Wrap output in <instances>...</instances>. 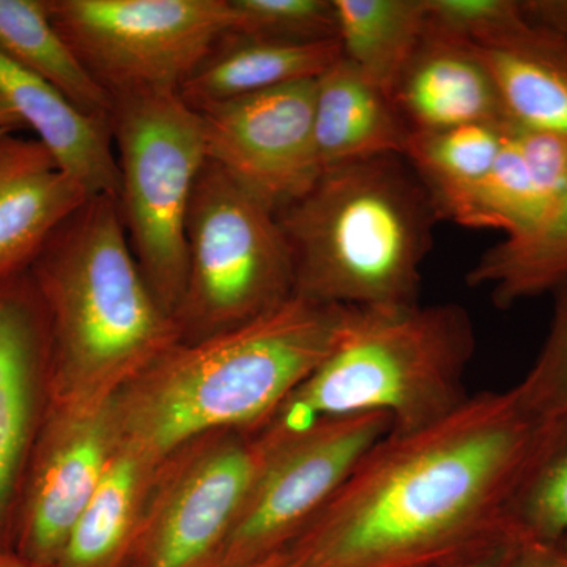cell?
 <instances>
[{"instance_id": "cell-1", "label": "cell", "mask_w": 567, "mask_h": 567, "mask_svg": "<svg viewBox=\"0 0 567 567\" xmlns=\"http://www.w3.org/2000/svg\"><path fill=\"white\" fill-rule=\"evenodd\" d=\"M536 420L514 388L375 443L289 547L292 567H450L513 539L506 506Z\"/></svg>"}, {"instance_id": "cell-2", "label": "cell", "mask_w": 567, "mask_h": 567, "mask_svg": "<svg viewBox=\"0 0 567 567\" xmlns=\"http://www.w3.org/2000/svg\"><path fill=\"white\" fill-rule=\"evenodd\" d=\"M357 312L293 295L251 322L178 342L112 399L118 443L162 462L210 432L259 431L333 353Z\"/></svg>"}, {"instance_id": "cell-3", "label": "cell", "mask_w": 567, "mask_h": 567, "mask_svg": "<svg viewBox=\"0 0 567 567\" xmlns=\"http://www.w3.org/2000/svg\"><path fill=\"white\" fill-rule=\"evenodd\" d=\"M28 274L47 317L52 409L111 402L182 342L142 275L114 197H91L78 208Z\"/></svg>"}, {"instance_id": "cell-4", "label": "cell", "mask_w": 567, "mask_h": 567, "mask_svg": "<svg viewBox=\"0 0 567 567\" xmlns=\"http://www.w3.org/2000/svg\"><path fill=\"white\" fill-rule=\"evenodd\" d=\"M292 256L295 295L361 311L417 306L439 215L404 156L323 171L276 213Z\"/></svg>"}, {"instance_id": "cell-5", "label": "cell", "mask_w": 567, "mask_h": 567, "mask_svg": "<svg viewBox=\"0 0 567 567\" xmlns=\"http://www.w3.org/2000/svg\"><path fill=\"white\" fill-rule=\"evenodd\" d=\"M475 349V327L464 306L358 309L333 353L256 432L282 439L361 413L386 415L394 434L417 431L468 399L464 379Z\"/></svg>"}, {"instance_id": "cell-6", "label": "cell", "mask_w": 567, "mask_h": 567, "mask_svg": "<svg viewBox=\"0 0 567 567\" xmlns=\"http://www.w3.org/2000/svg\"><path fill=\"white\" fill-rule=\"evenodd\" d=\"M293 295L276 212L207 159L186 219L185 292L175 315L182 342L251 322Z\"/></svg>"}, {"instance_id": "cell-7", "label": "cell", "mask_w": 567, "mask_h": 567, "mask_svg": "<svg viewBox=\"0 0 567 567\" xmlns=\"http://www.w3.org/2000/svg\"><path fill=\"white\" fill-rule=\"evenodd\" d=\"M117 205L142 275L174 317L186 279V219L207 163L204 122L178 92L114 100Z\"/></svg>"}, {"instance_id": "cell-8", "label": "cell", "mask_w": 567, "mask_h": 567, "mask_svg": "<svg viewBox=\"0 0 567 567\" xmlns=\"http://www.w3.org/2000/svg\"><path fill=\"white\" fill-rule=\"evenodd\" d=\"M54 28L114 100L181 91L230 29L229 0H47Z\"/></svg>"}, {"instance_id": "cell-9", "label": "cell", "mask_w": 567, "mask_h": 567, "mask_svg": "<svg viewBox=\"0 0 567 567\" xmlns=\"http://www.w3.org/2000/svg\"><path fill=\"white\" fill-rule=\"evenodd\" d=\"M265 454L257 432L218 431L164 457L126 567H218Z\"/></svg>"}, {"instance_id": "cell-10", "label": "cell", "mask_w": 567, "mask_h": 567, "mask_svg": "<svg viewBox=\"0 0 567 567\" xmlns=\"http://www.w3.org/2000/svg\"><path fill=\"white\" fill-rule=\"evenodd\" d=\"M390 431L386 415L361 413L320 421L282 439L257 432L267 454L218 567H248L286 550Z\"/></svg>"}, {"instance_id": "cell-11", "label": "cell", "mask_w": 567, "mask_h": 567, "mask_svg": "<svg viewBox=\"0 0 567 567\" xmlns=\"http://www.w3.org/2000/svg\"><path fill=\"white\" fill-rule=\"evenodd\" d=\"M315 81L295 82L199 112L207 156L276 213L322 174L315 141Z\"/></svg>"}, {"instance_id": "cell-12", "label": "cell", "mask_w": 567, "mask_h": 567, "mask_svg": "<svg viewBox=\"0 0 567 567\" xmlns=\"http://www.w3.org/2000/svg\"><path fill=\"white\" fill-rule=\"evenodd\" d=\"M118 445L112 401L92 409L48 406L14 524L13 550L55 567Z\"/></svg>"}, {"instance_id": "cell-13", "label": "cell", "mask_w": 567, "mask_h": 567, "mask_svg": "<svg viewBox=\"0 0 567 567\" xmlns=\"http://www.w3.org/2000/svg\"><path fill=\"white\" fill-rule=\"evenodd\" d=\"M48 324L31 276L0 286V548L13 550L18 506L48 410Z\"/></svg>"}, {"instance_id": "cell-14", "label": "cell", "mask_w": 567, "mask_h": 567, "mask_svg": "<svg viewBox=\"0 0 567 567\" xmlns=\"http://www.w3.org/2000/svg\"><path fill=\"white\" fill-rule=\"evenodd\" d=\"M391 100L412 133L509 123L495 82L475 48L429 24L427 18Z\"/></svg>"}, {"instance_id": "cell-15", "label": "cell", "mask_w": 567, "mask_h": 567, "mask_svg": "<svg viewBox=\"0 0 567 567\" xmlns=\"http://www.w3.org/2000/svg\"><path fill=\"white\" fill-rule=\"evenodd\" d=\"M89 199L40 141L0 133V286L28 274L55 230Z\"/></svg>"}, {"instance_id": "cell-16", "label": "cell", "mask_w": 567, "mask_h": 567, "mask_svg": "<svg viewBox=\"0 0 567 567\" xmlns=\"http://www.w3.org/2000/svg\"><path fill=\"white\" fill-rule=\"evenodd\" d=\"M0 99L89 196L117 199L121 177L110 121L82 111L58 87L2 52Z\"/></svg>"}, {"instance_id": "cell-17", "label": "cell", "mask_w": 567, "mask_h": 567, "mask_svg": "<svg viewBox=\"0 0 567 567\" xmlns=\"http://www.w3.org/2000/svg\"><path fill=\"white\" fill-rule=\"evenodd\" d=\"M495 82L507 122L567 134V41L528 20H514L468 41Z\"/></svg>"}, {"instance_id": "cell-18", "label": "cell", "mask_w": 567, "mask_h": 567, "mask_svg": "<svg viewBox=\"0 0 567 567\" xmlns=\"http://www.w3.org/2000/svg\"><path fill=\"white\" fill-rule=\"evenodd\" d=\"M410 132L390 95L339 59L315 85V141L320 169L377 156H404Z\"/></svg>"}, {"instance_id": "cell-19", "label": "cell", "mask_w": 567, "mask_h": 567, "mask_svg": "<svg viewBox=\"0 0 567 567\" xmlns=\"http://www.w3.org/2000/svg\"><path fill=\"white\" fill-rule=\"evenodd\" d=\"M342 58L338 40L281 43L226 33L183 82L178 95L196 112L295 82L315 81Z\"/></svg>"}, {"instance_id": "cell-20", "label": "cell", "mask_w": 567, "mask_h": 567, "mask_svg": "<svg viewBox=\"0 0 567 567\" xmlns=\"http://www.w3.org/2000/svg\"><path fill=\"white\" fill-rule=\"evenodd\" d=\"M158 464L118 443L55 567H126Z\"/></svg>"}, {"instance_id": "cell-21", "label": "cell", "mask_w": 567, "mask_h": 567, "mask_svg": "<svg viewBox=\"0 0 567 567\" xmlns=\"http://www.w3.org/2000/svg\"><path fill=\"white\" fill-rule=\"evenodd\" d=\"M342 58L391 96L425 28L424 0H334Z\"/></svg>"}, {"instance_id": "cell-22", "label": "cell", "mask_w": 567, "mask_h": 567, "mask_svg": "<svg viewBox=\"0 0 567 567\" xmlns=\"http://www.w3.org/2000/svg\"><path fill=\"white\" fill-rule=\"evenodd\" d=\"M567 281V189L533 233L488 248L466 274L472 287H486L498 308L551 292Z\"/></svg>"}, {"instance_id": "cell-23", "label": "cell", "mask_w": 567, "mask_h": 567, "mask_svg": "<svg viewBox=\"0 0 567 567\" xmlns=\"http://www.w3.org/2000/svg\"><path fill=\"white\" fill-rule=\"evenodd\" d=\"M0 52L58 87L82 111L110 121V95L52 24L47 0H0Z\"/></svg>"}, {"instance_id": "cell-24", "label": "cell", "mask_w": 567, "mask_h": 567, "mask_svg": "<svg viewBox=\"0 0 567 567\" xmlns=\"http://www.w3.org/2000/svg\"><path fill=\"white\" fill-rule=\"evenodd\" d=\"M509 535L567 551V417L537 429L506 506Z\"/></svg>"}, {"instance_id": "cell-25", "label": "cell", "mask_w": 567, "mask_h": 567, "mask_svg": "<svg viewBox=\"0 0 567 567\" xmlns=\"http://www.w3.org/2000/svg\"><path fill=\"white\" fill-rule=\"evenodd\" d=\"M509 123H473L412 133L404 158L427 189L440 221L486 177L505 144Z\"/></svg>"}, {"instance_id": "cell-26", "label": "cell", "mask_w": 567, "mask_h": 567, "mask_svg": "<svg viewBox=\"0 0 567 567\" xmlns=\"http://www.w3.org/2000/svg\"><path fill=\"white\" fill-rule=\"evenodd\" d=\"M551 207V200L522 155L509 123L494 166L451 208L445 221L472 229L502 230L505 238H517L533 233Z\"/></svg>"}, {"instance_id": "cell-27", "label": "cell", "mask_w": 567, "mask_h": 567, "mask_svg": "<svg viewBox=\"0 0 567 567\" xmlns=\"http://www.w3.org/2000/svg\"><path fill=\"white\" fill-rule=\"evenodd\" d=\"M227 33L281 43L338 40L334 0H229Z\"/></svg>"}, {"instance_id": "cell-28", "label": "cell", "mask_w": 567, "mask_h": 567, "mask_svg": "<svg viewBox=\"0 0 567 567\" xmlns=\"http://www.w3.org/2000/svg\"><path fill=\"white\" fill-rule=\"evenodd\" d=\"M554 295L546 342L528 374L514 386L522 404L539 421L567 417V281Z\"/></svg>"}, {"instance_id": "cell-29", "label": "cell", "mask_w": 567, "mask_h": 567, "mask_svg": "<svg viewBox=\"0 0 567 567\" xmlns=\"http://www.w3.org/2000/svg\"><path fill=\"white\" fill-rule=\"evenodd\" d=\"M431 25L466 41L480 39L522 11V0H424Z\"/></svg>"}, {"instance_id": "cell-30", "label": "cell", "mask_w": 567, "mask_h": 567, "mask_svg": "<svg viewBox=\"0 0 567 567\" xmlns=\"http://www.w3.org/2000/svg\"><path fill=\"white\" fill-rule=\"evenodd\" d=\"M503 567H567V551L536 540L514 537Z\"/></svg>"}, {"instance_id": "cell-31", "label": "cell", "mask_w": 567, "mask_h": 567, "mask_svg": "<svg viewBox=\"0 0 567 567\" xmlns=\"http://www.w3.org/2000/svg\"><path fill=\"white\" fill-rule=\"evenodd\" d=\"M528 20L546 25L567 41V0H522Z\"/></svg>"}, {"instance_id": "cell-32", "label": "cell", "mask_w": 567, "mask_h": 567, "mask_svg": "<svg viewBox=\"0 0 567 567\" xmlns=\"http://www.w3.org/2000/svg\"><path fill=\"white\" fill-rule=\"evenodd\" d=\"M513 540L514 537L503 544V546L488 551L486 555H481V557L468 559V561L458 563V565L450 567H503L505 566L507 554H509V548L513 546Z\"/></svg>"}, {"instance_id": "cell-33", "label": "cell", "mask_w": 567, "mask_h": 567, "mask_svg": "<svg viewBox=\"0 0 567 567\" xmlns=\"http://www.w3.org/2000/svg\"><path fill=\"white\" fill-rule=\"evenodd\" d=\"M25 130L20 118L9 110L6 103L0 99V133H18Z\"/></svg>"}, {"instance_id": "cell-34", "label": "cell", "mask_w": 567, "mask_h": 567, "mask_svg": "<svg viewBox=\"0 0 567 567\" xmlns=\"http://www.w3.org/2000/svg\"><path fill=\"white\" fill-rule=\"evenodd\" d=\"M0 567H37L32 563L25 561L24 558L20 557L14 550H7V548H0Z\"/></svg>"}, {"instance_id": "cell-35", "label": "cell", "mask_w": 567, "mask_h": 567, "mask_svg": "<svg viewBox=\"0 0 567 567\" xmlns=\"http://www.w3.org/2000/svg\"><path fill=\"white\" fill-rule=\"evenodd\" d=\"M248 567H292L290 559L287 557L286 551H279L274 557L264 559V561L256 563V565Z\"/></svg>"}]
</instances>
